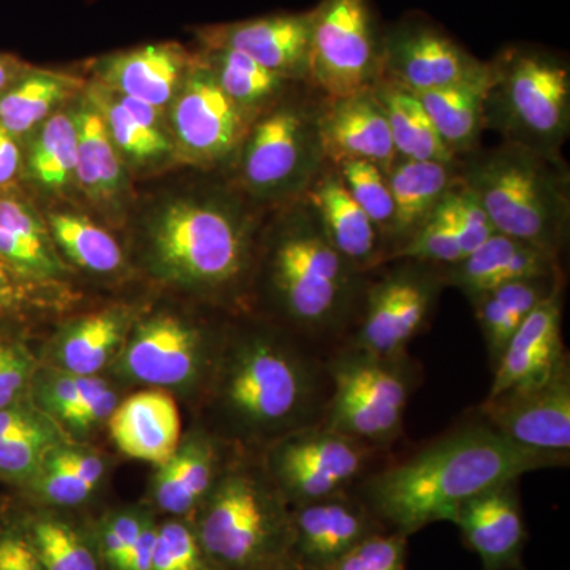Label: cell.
<instances>
[{"label": "cell", "instance_id": "cell-1", "mask_svg": "<svg viewBox=\"0 0 570 570\" xmlns=\"http://www.w3.org/2000/svg\"><path fill=\"white\" fill-rule=\"evenodd\" d=\"M569 456L519 448L489 423H466L414 455L367 474L352 493L387 530L412 535L453 523L468 501L540 469L568 466Z\"/></svg>", "mask_w": 570, "mask_h": 570}, {"label": "cell", "instance_id": "cell-2", "mask_svg": "<svg viewBox=\"0 0 570 570\" xmlns=\"http://www.w3.org/2000/svg\"><path fill=\"white\" fill-rule=\"evenodd\" d=\"M266 276L285 318L321 343L351 335L370 276L346 261L305 197L288 202L266 255Z\"/></svg>", "mask_w": 570, "mask_h": 570}, {"label": "cell", "instance_id": "cell-3", "mask_svg": "<svg viewBox=\"0 0 570 570\" xmlns=\"http://www.w3.org/2000/svg\"><path fill=\"white\" fill-rule=\"evenodd\" d=\"M460 179L494 232L564 257L570 238V174L564 157L501 141L461 157Z\"/></svg>", "mask_w": 570, "mask_h": 570}, {"label": "cell", "instance_id": "cell-4", "mask_svg": "<svg viewBox=\"0 0 570 570\" xmlns=\"http://www.w3.org/2000/svg\"><path fill=\"white\" fill-rule=\"evenodd\" d=\"M489 66L485 129L501 141L564 157L570 135L568 56L540 45L515 43L502 48Z\"/></svg>", "mask_w": 570, "mask_h": 570}, {"label": "cell", "instance_id": "cell-5", "mask_svg": "<svg viewBox=\"0 0 570 570\" xmlns=\"http://www.w3.org/2000/svg\"><path fill=\"white\" fill-rule=\"evenodd\" d=\"M330 385L324 363L314 365L273 336L242 341L225 371V406L253 431L303 430L324 419Z\"/></svg>", "mask_w": 570, "mask_h": 570}, {"label": "cell", "instance_id": "cell-6", "mask_svg": "<svg viewBox=\"0 0 570 570\" xmlns=\"http://www.w3.org/2000/svg\"><path fill=\"white\" fill-rule=\"evenodd\" d=\"M322 94L307 85L303 96L283 97L250 122L239 148V179L257 198L305 197L328 159L322 142L318 112Z\"/></svg>", "mask_w": 570, "mask_h": 570}, {"label": "cell", "instance_id": "cell-7", "mask_svg": "<svg viewBox=\"0 0 570 570\" xmlns=\"http://www.w3.org/2000/svg\"><path fill=\"white\" fill-rule=\"evenodd\" d=\"M324 366L330 393L322 425L374 449L403 434L415 384L409 355L381 356L341 344Z\"/></svg>", "mask_w": 570, "mask_h": 570}, {"label": "cell", "instance_id": "cell-8", "mask_svg": "<svg viewBox=\"0 0 570 570\" xmlns=\"http://www.w3.org/2000/svg\"><path fill=\"white\" fill-rule=\"evenodd\" d=\"M195 531L217 570H268L291 560V510L245 474L214 487Z\"/></svg>", "mask_w": 570, "mask_h": 570}, {"label": "cell", "instance_id": "cell-9", "mask_svg": "<svg viewBox=\"0 0 570 570\" xmlns=\"http://www.w3.org/2000/svg\"><path fill=\"white\" fill-rule=\"evenodd\" d=\"M250 223L227 200L170 206L157 224V257L187 283L219 288L249 268Z\"/></svg>", "mask_w": 570, "mask_h": 570}, {"label": "cell", "instance_id": "cell-10", "mask_svg": "<svg viewBox=\"0 0 570 570\" xmlns=\"http://www.w3.org/2000/svg\"><path fill=\"white\" fill-rule=\"evenodd\" d=\"M448 288L442 266L423 262H387L371 273L362 313L346 346L381 356L407 355L412 341L425 332Z\"/></svg>", "mask_w": 570, "mask_h": 570}, {"label": "cell", "instance_id": "cell-11", "mask_svg": "<svg viewBox=\"0 0 570 570\" xmlns=\"http://www.w3.org/2000/svg\"><path fill=\"white\" fill-rule=\"evenodd\" d=\"M311 13L309 85L326 97L373 89L384 32L373 0H321Z\"/></svg>", "mask_w": 570, "mask_h": 570}, {"label": "cell", "instance_id": "cell-12", "mask_svg": "<svg viewBox=\"0 0 570 570\" xmlns=\"http://www.w3.org/2000/svg\"><path fill=\"white\" fill-rule=\"evenodd\" d=\"M482 61L436 21L411 11L382 32L381 80L414 94L489 78Z\"/></svg>", "mask_w": 570, "mask_h": 570}, {"label": "cell", "instance_id": "cell-13", "mask_svg": "<svg viewBox=\"0 0 570 570\" xmlns=\"http://www.w3.org/2000/svg\"><path fill=\"white\" fill-rule=\"evenodd\" d=\"M376 450L318 423L277 445L272 471L281 494L296 508L352 491L365 478Z\"/></svg>", "mask_w": 570, "mask_h": 570}, {"label": "cell", "instance_id": "cell-14", "mask_svg": "<svg viewBox=\"0 0 570 570\" xmlns=\"http://www.w3.org/2000/svg\"><path fill=\"white\" fill-rule=\"evenodd\" d=\"M485 423L519 448L570 453V365L535 387L510 390L480 404Z\"/></svg>", "mask_w": 570, "mask_h": 570}, {"label": "cell", "instance_id": "cell-15", "mask_svg": "<svg viewBox=\"0 0 570 570\" xmlns=\"http://www.w3.org/2000/svg\"><path fill=\"white\" fill-rule=\"evenodd\" d=\"M291 560L325 570L370 535L387 530L352 491L291 510Z\"/></svg>", "mask_w": 570, "mask_h": 570}, {"label": "cell", "instance_id": "cell-16", "mask_svg": "<svg viewBox=\"0 0 570 570\" xmlns=\"http://www.w3.org/2000/svg\"><path fill=\"white\" fill-rule=\"evenodd\" d=\"M562 309L564 284L540 302L510 337L494 366L487 397L510 390L535 387L568 365L569 355L562 340Z\"/></svg>", "mask_w": 570, "mask_h": 570}, {"label": "cell", "instance_id": "cell-17", "mask_svg": "<svg viewBox=\"0 0 570 570\" xmlns=\"http://www.w3.org/2000/svg\"><path fill=\"white\" fill-rule=\"evenodd\" d=\"M249 116L228 99L212 69L190 75L174 110L176 135L198 159L219 160L239 151Z\"/></svg>", "mask_w": 570, "mask_h": 570}, {"label": "cell", "instance_id": "cell-18", "mask_svg": "<svg viewBox=\"0 0 570 570\" xmlns=\"http://www.w3.org/2000/svg\"><path fill=\"white\" fill-rule=\"evenodd\" d=\"M318 127L328 163L362 159L376 164L387 174L397 159L387 116L374 88L347 96L322 94Z\"/></svg>", "mask_w": 570, "mask_h": 570}, {"label": "cell", "instance_id": "cell-19", "mask_svg": "<svg viewBox=\"0 0 570 570\" xmlns=\"http://www.w3.org/2000/svg\"><path fill=\"white\" fill-rule=\"evenodd\" d=\"M453 524L469 549L479 554L482 570H527L523 551L528 534L517 482L471 499Z\"/></svg>", "mask_w": 570, "mask_h": 570}, {"label": "cell", "instance_id": "cell-20", "mask_svg": "<svg viewBox=\"0 0 570 570\" xmlns=\"http://www.w3.org/2000/svg\"><path fill=\"white\" fill-rule=\"evenodd\" d=\"M313 13L273 14L225 26L213 33L216 48L245 52L265 69L309 85Z\"/></svg>", "mask_w": 570, "mask_h": 570}, {"label": "cell", "instance_id": "cell-21", "mask_svg": "<svg viewBox=\"0 0 570 570\" xmlns=\"http://www.w3.org/2000/svg\"><path fill=\"white\" fill-rule=\"evenodd\" d=\"M305 198L316 209L325 234L337 253L358 272L371 275L385 264L381 232L348 194L335 164L326 163L311 183Z\"/></svg>", "mask_w": 570, "mask_h": 570}, {"label": "cell", "instance_id": "cell-22", "mask_svg": "<svg viewBox=\"0 0 570 570\" xmlns=\"http://www.w3.org/2000/svg\"><path fill=\"white\" fill-rule=\"evenodd\" d=\"M448 287L466 296L469 305L501 285L517 281L564 275L560 258L538 247L494 234L459 264L445 266Z\"/></svg>", "mask_w": 570, "mask_h": 570}, {"label": "cell", "instance_id": "cell-23", "mask_svg": "<svg viewBox=\"0 0 570 570\" xmlns=\"http://www.w3.org/2000/svg\"><path fill=\"white\" fill-rule=\"evenodd\" d=\"M387 178L393 198V223L385 242V264L430 219L449 190L460 181V163L397 157Z\"/></svg>", "mask_w": 570, "mask_h": 570}, {"label": "cell", "instance_id": "cell-24", "mask_svg": "<svg viewBox=\"0 0 570 570\" xmlns=\"http://www.w3.org/2000/svg\"><path fill=\"white\" fill-rule=\"evenodd\" d=\"M112 441L127 456L163 464L174 459L181 436V417L174 397L145 390L127 397L110 415Z\"/></svg>", "mask_w": 570, "mask_h": 570}, {"label": "cell", "instance_id": "cell-25", "mask_svg": "<svg viewBox=\"0 0 570 570\" xmlns=\"http://www.w3.org/2000/svg\"><path fill=\"white\" fill-rule=\"evenodd\" d=\"M200 337L171 317L154 318L135 333L126 367L145 384L171 387L190 382L200 367Z\"/></svg>", "mask_w": 570, "mask_h": 570}, {"label": "cell", "instance_id": "cell-26", "mask_svg": "<svg viewBox=\"0 0 570 570\" xmlns=\"http://www.w3.org/2000/svg\"><path fill=\"white\" fill-rule=\"evenodd\" d=\"M562 284L564 275L517 281L501 285L471 303L485 341L491 370L497 366L499 356L524 318Z\"/></svg>", "mask_w": 570, "mask_h": 570}, {"label": "cell", "instance_id": "cell-27", "mask_svg": "<svg viewBox=\"0 0 570 570\" xmlns=\"http://www.w3.org/2000/svg\"><path fill=\"white\" fill-rule=\"evenodd\" d=\"M489 78L417 94L439 137L456 159L482 146L480 140L487 130L483 104Z\"/></svg>", "mask_w": 570, "mask_h": 570}, {"label": "cell", "instance_id": "cell-28", "mask_svg": "<svg viewBox=\"0 0 570 570\" xmlns=\"http://www.w3.org/2000/svg\"><path fill=\"white\" fill-rule=\"evenodd\" d=\"M374 92L387 116L397 157L438 163L459 160L439 137L436 127L420 102L417 94L384 80L374 86Z\"/></svg>", "mask_w": 570, "mask_h": 570}, {"label": "cell", "instance_id": "cell-29", "mask_svg": "<svg viewBox=\"0 0 570 570\" xmlns=\"http://www.w3.org/2000/svg\"><path fill=\"white\" fill-rule=\"evenodd\" d=\"M179 71L181 59L174 48L151 45L112 58L107 78L122 96L160 108L174 97Z\"/></svg>", "mask_w": 570, "mask_h": 570}, {"label": "cell", "instance_id": "cell-30", "mask_svg": "<svg viewBox=\"0 0 570 570\" xmlns=\"http://www.w3.org/2000/svg\"><path fill=\"white\" fill-rule=\"evenodd\" d=\"M213 61L216 67L212 71L220 88L247 116L269 110L283 99L288 86L298 85L232 48H216Z\"/></svg>", "mask_w": 570, "mask_h": 570}, {"label": "cell", "instance_id": "cell-31", "mask_svg": "<svg viewBox=\"0 0 570 570\" xmlns=\"http://www.w3.org/2000/svg\"><path fill=\"white\" fill-rule=\"evenodd\" d=\"M0 257L22 275L51 276L59 269L43 228L14 200H0Z\"/></svg>", "mask_w": 570, "mask_h": 570}, {"label": "cell", "instance_id": "cell-32", "mask_svg": "<svg viewBox=\"0 0 570 570\" xmlns=\"http://www.w3.org/2000/svg\"><path fill=\"white\" fill-rule=\"evenodd\" d=\"M75 121L78 130L75 175L92 197H110L121 183L122 170L107 122L94 110L81 111Z\"/></svg>", "mask_w": 570, "mask_h": 570}, {"label": "cell", "instance_id": "cell-33", "mask_svg": "<svg viewBox=\"0 0 570 570\" xmlns=\"http://www.w3.org/2000/svg\"><path fill=\"white\" fill-rule=\"evenodd\" d=\"M21 531L45 570H100L97 549L67 521L51 515H36Z\"/></svg>", "mask_w": 570, "mask_h": 570}, {"label": "cell", "instance_id": "cell-34", "mask_svg": "<svg viewBox=\"0 0 570 570\" xmlns=\"http://www.w3.org/2000/svg\"><path fill=\"white\" fill-rule=\"evenodd\" d=\"M50 445V431L29 409L0 411V474L26 478L39 468Z\"/></svg>", "mask_w": 570, "mask_h": 570}, {"label": "cell", "instance_id": "cell-35", "mask_svg": "<svg viewBox=\"0 0 570 570\" xmlns=\"http://www.w3.org/2000/svg\"><path fill=\"white\" fill-rule=\"evenodd\" d=\"M104 463L92 453L63 450L47 461L40 493L63 508L81 504L91 497L104 474Z\"/></svg>", "mask_w": 570, "mask_h": 570}, {"label": "cell", "instance_id": "cell-36", "mask_svg": "<svg viewBox=\"0 0 570 570\" xmlns=\"http://www.w3.org/2000/svg\"><path fill=\"white\" fill-rule=\"evenodd\" d=\"M50 223L56 242L75 264L96 273H111L121 266L118 243L85 217L52 214Z\"/></svg>", "mask_w": 570, "mask_h": 570}, {"label": "cell", "instance_id": "cell-37", "mask_svg": "<svg viewBox=\"0 0 570 570\" xmlns=\"http://www.w3.org/2000/svg\"><path fill=\"white\" fill-rule=\"evenodd\" d=\"M77 142V121L69 115L52 116L32 148L33 178L51 189L62 187L75 175Z\"/></svg>", "mask_w": 570, "mask_h": 570}, {"label": "cell", "instance_id": "cell-38", "mask_svg": "<svg viewBox=\"0 0 570 570\" xmlns=\"http://www.w3.org/2000/svg\"><path fill=\"white\" fill-rule=\"evenodd\" d=\"M66 89L61 77L31 75L0 99V126L10 135L28 132L62 99Z\"/></svg>", "mask_w": 570, "mask_h": 570}, {"label": "cell", "instance_id": "cell-39", "mask_svg": "<svg viewBox=\"0 0 570 570\" xmlns=\"http://www.w3.org/2000/svg\"><path fill=\"white\" fill-rule=\"evenodd\" d=\"M121 325L112 316H94L80 322L67 335L61 347V362L69 374L96 376L118 344Z\"/></svg>", "mask_w": 570, "mask_h": 570}, {"label": "cell", "instance_id": "cell-40", "mask_svg": "<svg viewBox=\"0 0 570 570\" xmlns=\"http://www.w3.org/2000/svg\"><path fill=\"white\" fill-rule=\"evenodd\" d=\"M344 186L367 214L387 242L393 223V198L387 174L376 164L362 159H344L335 164Z\"/></svg>", "mask_w": 570, "mask_h": 570}, {"label": "cell", "instance_id": "cell-41", "mask_svg": "<svg viewBox=\"0 0 570 570\" xmlns=\"http://www.w3.org/2000/svg\"><path fill=\"white\" fill-rule=\"evenodd\" d=\"M153 570H217L206 557L195 528L171 520L159 524L154 542Z\"/></svg>", "mask_w": 570, "mask_h": 570}, {"label": "cell", "instance_id": "cell-42", "mask_svg": "<svg viewBox=\"0 0 570 570\" xmlns=\"http://www.w3.org/2000/svg\"><path fill=\"white\" fill-rule=\"evenodd\" d=\"M439 209L444 214L453 234L459 239L463 258L479 249L490 236L497 234L485 209L479 204L475 195L461 183V179L445 195Z\"/></svg>", "mask_w": 570, "mask_h": 570}, {"label": "cell", "instance_id": "cell-43", "mask_svg": "<svg viewBox=\"0 0 570 570\" xmlns=\"http://www.w3.org/2000/svg\"><path fill=\"white\" fill-rule=\"evenodd\" d=\"M400 258L442 266V268L463 261L459 239L439 206L436 212L431 214L430 219L412 235L406 245L393 254L389 262L400 261Z\"/></svg>", "mask_w": 570, "mask_h": 570}, {"label": "cell", "instance_id": "cell-44", "mask_svg": "<svg viewBox=\"0 0 570 570\" xmlns=\"http://www.w3.org/2000/svg\"><path fill=\"white\" fill-rule=\"evenodd\" d=\"M407 535L384 530L370 535L325 570H406Z\"/></svg>", "mask_w": 570, "mask_h": 570}, {"label": "cell", "instance_id": "cell-45", "mask_svg": "<svg viewBox=\"0 0 570 570\" xmlns=\"http://www.w3.org/2000/svg\"><path fill=\"white\" fill-rule=\"evenodd\" d=\"M107 127L111 140L134 159H154L170 149L159 127L146 126L138 121L119 102L108 108Z\"/></svg>", "mask_w": 570, "mask_h": 570}, {"label": "cell", "instance_id": "cell-46", "mask_svg": "<svg viewBox=\"0 0 570 570\" xmlns=\"http://www.w3.org/2000/svg\"><path fill=\"white\" fill-rule=\"evenodd\" d=\"M151 520L135 512L116 513L104 521L97 532V553L111 570H121L127 553L140 538L142 528Z\"/></svg>", "mask_w": 570, "mask_h": 570}, {"label": "cell", "instance_id": "cell-47", "mask_svg": "<svg viewBox=\"0 0 570 570\" xmlns=\"http://www.w3.org/2000/svg\"><path fill=\"white\" fill-rule=\"evenodd\" d=\"M107 387V382L102 379L67 374L52 382L48 389V404L58 412L59 417L69 422L86 403Z\"/></svg>", "mask_w": 570, "mask_h": 570}, {"label": "cell", "instance_id": "cell-48", "mask_svg": "<svg viewBox=\"0 0 570 570\" xmlns=\"http://www.w3.org/2000/svg\"><path fill=\"white\" fill-rule=\"evenodd\" d=\"M31 360L21 347L0 343V411L11 406L28 384Z\"/></svg>", "mask_w": 570, "mask_h": 570}, {"label": "cell", "instance_id": "cell-49", "mask_svg": "<svg viewBox=\"0 0 570 570\" xmlns=\"http://www.w3.org/2000/svg\"><path fill=\"white\" fill-rule=\"evenodd\" d=\"M0 570H45L21 530H0Z\"/></svg>", "mask_w": 570, "mask_h": 570}, {"label": "cell", "instance_id": "cell-50", "mask_svg": "<svg viewBox=\"0 0 570 570\" xmlns=\"http://www.w3.org/2000/svg\"><path fill=\"white\" fill-rule=\"evenodd\" d=\"M21 275V272L0 257V317L14 313L28 303L29 288Z\"/></svg>", "mask_w": 570, "mask_h": 570}, {"label": "cell", "instance_id": "cell-51", "mask_svg": "<svg viewBox=\"0 0 570 570\" xmlns=\"http://www.w3.org/2000/svg\"><path fill=\"white\" fill-rule=\"evenodd\" d=\"M116 406H118V401H116L115 392L107 387L99 395L94 396L89 403H86L67 423L75 428H82V430L91 428L105 419H110Z\"/></svg>", "mask_w": 570, "mask_h": 570}, {"label": "cell", "instance_id": "cell-52", "mask_svg": "<svg viewBox=\"0 0 570 570\" xmlns=\"http://www.w3.org/2000/svg\"><path fill=\"white\" fill-rule=\"evenodd\" d=\"M157 524L153 520L142 528L140 538L127 553L121 570H153L154 542H156Z\"/></svg>", "mask_w": 570, "mask_h": 570}, {"label": "cell", "instance_id": "cell-53", "mask_svg": "<svg viewBox=\"0 0 570 570\" xmlns=\"http://www.w3.org/2000/svg\"><path fill=\"white\" fill-rule=\"evenodd\" d=\"M20 167V149L11 135L0 126V184L9 183Z\"/></svg>", "mask_w": 570, "mask_h": 570}, {"label": "cell", "instance_id": "cell-54", "mask_svg": "<svg viewBox=\"0 0 570 570\" xmlns=\"http://www.w3.org/2000/svg\"><path fill=\"white\" fill-rule=\"evenodd\" d=\"M119 104L138 121L146 124V126L159 127L157 126V108L153 107V105L126 96L121 97Z\"/></svg>", "mask_w": 570, "mask_h": 570}, {"label": "cell", "instance_id": "cell-55", "mask_svg": "<svg viewBox=\"0 0 570 570\" xmlns=\"http://www.w3.org/2000/svg\"><path fill=\"white\" fill-rule=\"evenodd\" d=\"M9 67L6 66V62L0 61V89H2L3 86L7 85V81H9Z\"/></svg>", "mask_w": 570, "mask_h": 570}, {"label": "cell", "instance_id": "cell-56", "mask_svg": "<svg viewBox=\"0 0 570 570\" xmlns=\"http://www.w3.org/2000/svg\"><path fill=\"white\" fill-rule=\"evenodd\" d=\"M268 570H305L299 568V566H296L294 561L288 560L283 562V564L276 566V568L268 569Z\"/></svg>", "mask_w": 570, "mask_h": 570}]
</instances>
